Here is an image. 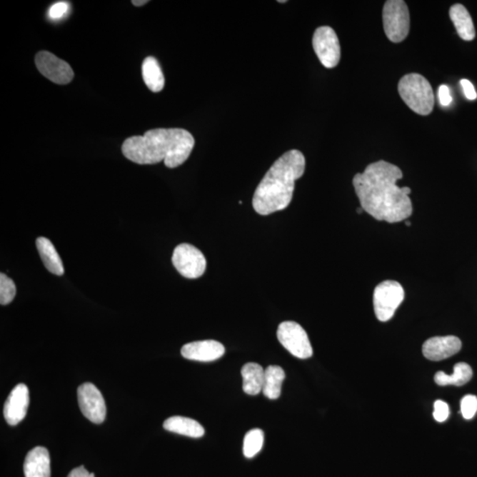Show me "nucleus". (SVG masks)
I'll list each match as a JSON object with an SVG mask.
<instances>
[{
	"label": "nucleus",
	"mask_w": 477,
	"mask_h": 477,
	"mask_svg": "<svg viewBox=\"0 0 477 477\" xmlns=\"http://www.w3.org/2000/svg\"><path fill=\"white\" fill-rule=\"evenodd\" d=\"M461 412L465 419L471 420L477 412V397L475 395H466L461 401Z\"/></svg>",
	"instance_id": "393cba45"
},
{
	"label": "nucleus",
	"mask_w": 477,
	"mask_h": 477,
	"mask_svg": "<svg viewBox=\"0 0 477 477\" xmlns=\"http://www.w3.org/2000/svg\"><path fill=\"white\" fill-rule=\"evenodd\" d=\"M278 340L293 356L308 359L313 355V349L306 331L299 323L286 321L279 324Z\"/></svg>",
	"instance_id": "0eeeda50"
},
{
	"label": "nucleus",
	"mask_w": 477,
	"mask_h": 477,
	"mask_svg": "<svg viewBox=\"0 0 477 477\" xmlns=\"http://www.w3.org/2000/svg\"><path fill=\"white\" fill-rule=\"evenodd\" d=\"M225 346L216 341H201L189 343L181 348L186 359L197 361H214L225 355Z\"/></svg>",
	"instance_id": "4468645a"
},
{
	"label": "nucleus",
	"mask_w": 477,
	"mask_h": 477,
	"mask_svg": "<svg viewBox=\"0 0 477 477\" xmlns=\"http://www.w3.org/2000/svg\"><path fill=\"white\" fill-rule=\"evenodd\" d=\"M313 48L324 68L333 69L341 61V44L336 32L328 26L316 29Z\"/></svg>",
	"instance_id": "6e6552de"
},
{
	"label": "nucleus",
	"mask_w": 477,
	"mask_h": 477,
	"mask_svg": "<svg viewBox=\"0 0 477 477\" xmlns=\"http://www.w3.org/2000/svg\"><path fill=\"white\" fill-rule=\"evenodd\" d=\"M69 9V5L66 2H58L51 6L49 10V16L54 20L61 19L65 16Z\"/></svg>",
	"instance_id": "bb28decb"
},
{
	"label": "nucleus",
	"mask_w": 477,
	"mask_h": 477,
	"mask_svg": "<svg viewBox=\"0 0 477 477\" xmlns=\"http://www.w3.org/2000/svg\"><path fill=\"white\" fill-rule=\"evenodd\" d=\"M264 433L260 428H253L245 435L243 442V453L248 459L255 457L262 449Z\"/></svg>",
	"instance_id": "5701e85b"
},
{
	"label": "nucleus",
	"mask_w": 477,
	"mask_h": 477,
	"mask_svg": "<svg viewBox=\"0 0 477 477\" xmlns=\"http://www.w3.org/2000/svg\"><path fill=\"white\" fill-rule=\"evenodd\" d=\"M164 428L174 433L187 436L190 438H201L204 435V428L196 420L184 416H171L165 421Z\"/></svg>",
	"instance_id": "a211bd4d"
},
{
	"label": "nucleus",
	"mask_w": 477,
	"mask_h": 477,
	"mask_svg": "<svg viewBox=\"0 0 477 477\" xmlns=\"http://www.w3.org/2000/svg\"><path fill=\"white\" fill-rule=\"evenodd\" d=\"M363 211H364V210H363V209L361 208V207L357 209V214H363Z\"/></svg>",
	"instance_id": "2f4dec72"
},
{
	"label": "nucleus",
	"mask_w": 477,
	"mask_h": 477,
	"mask_svg": "<svg viewBox=\"0 0 477 477\" xmlns=\"http://www.w3.org/2000/svg\"><path fill=\"white\" fill-rule=\"evenodd\" d=\"M16 294V286L12 279L6 274H0V303L7 305L12 303Z\"/></svg>",
	"instance_id": "b1692460"
},
{
	"label": "nucleus",
	"mask_w": 477,
	"mask_h": 477,
	"mask_svg": "<svg viewBox=\"0 0 477 477\" xmlns=\"http://www.w3.org/2000/svg\"><path fill=\"white\" fill-rule=\"evenodd\" d=\"M148 2L149 1H146V0H139V1H138V0H133L132 4L136 6H143Z\"/></svg>",
	"instance_id": "7c9ffc66"
},
{
	"label": "nucleus",
	"mask_w": 477,
	"mask_h": 477,
	"mask_svg": "<svg viewBox=\"0 0 477 477\" xmlns=\"http://www.w3.org/2000/svg\"><path fill=\"white\" fill-rule=\"evenodd\" d=\"M29 404V392L27 386L20 383L10 393L4 406V416L7 423L16 426L25 418Z\"/></svg>",
	"instance_id": "f8f14e48"
},
{
	"label": "nucleus",
	"mask_w": 477,
	"mask_h": 477,
	"mask_svg": "<svg viewBox=\"0 0 477 477\" xmlns=\"http://www.w3.org/2000/svg\"><path fill=\"white\" fill-rule=\"evenodd\" d=\"M406 226H411V223H410V222H406Z\"/></svg>",
	"instance_id": "473e14b6"
},
{
	"label": "nucleus",
	"mask_w": 477,
	"mask_h": 477,
	"mask_svg": "<svg viewBox=\"0 0 477 477\" xmlns=\"http://www.w3.org/2000/svg\"><path fill=\"white\" fill-rule=\"evenodd\" d=\"M306 161L301 151L286 152L264 175L253 196L257 214L268 216L285 210L293 199L298 179L303 177Z\"/></svg>",
	"instance_id": "7ed1b4c3"
},
{
	"label": "nucleus",
	"mask_w": 477,
	"mask_h": 477,
	"mask_svg": "<svg viewBox=\"0 0 477 477\" xmlns=\"http://www.w3.org/2000/svg\"><path fill=\"white\" fill-rule=\"evenodd\" d=\"M405 292L400 283L386 281L374 290L373 305L376 318L381 322L389 321L404 300Z\"/></svg>",
	"instance_id": "423d86ee"
},
{
	"label": "nucleus",
	"mask_w": 477,
	"mask_h": 477,
	"mask_svg": "<svg viewBox=\"0 0 477 477\" xmlns=\"http://www.w3.org/2000/svg\"><path fill=\"white\" fill-rule=\"evenodd\" d=\"M278 3H286V1H278Z\"/></svg>",
	"instance_id": "72a5a7b5"
},
{
	"label": "nucleus",
	"mask_w": 477,
	"mask_h": 477,
	"mask_svg": "<svg viewBox=\"0 0 477 477\" xmlns=\"http://www.w3.org/2000/svg\"><path fill=\"white\" fill-rule=\"evenodd\" d=\"M461 341L456 336L433 337L423 343V353L428 360L438 361L456 355Z\"/></svg>",
	"instance_id": "ddd939ff"
},
{
	"label": "nucleus",
	"mask_w": 477,
	"mask_h": 477,
	"mask_svg": "<svg viewBox=\"0 0 477 477\" xmlns=\"http://www.w3.org/2000/svg\"><path fill=\"white\" fill-rule=\"evenodd\" d=\"M473 371L471 366L466 363H459L454 365L453 373L447 375L445 372L438 371L434 376L437 385L441 386H462L471 381Z\"/></svg>",
	"instance_id": "aec40b11"
},
{
	"label": "nucleus",
	"mask_w": 477,
	"mask_h": 477,
	"mask_svg": "<svg viewBox=\"0 0 477 477\" xmlns=\"http://www.w3.org/2000/svg\"><path fill=\"white\" fill-rule=\"evenodd\" d=\"M383 24L391 42L401 43L407 39L410 29L409 10L403 0H389L383 9Z\"/></svg>",
	"instance_id": "39448f33"
},
{
	"label": "nucleus",
	"mask_w": 477,
	"mask_h": 477,
	"mask_svg": "<svg viewBox=\"0 0 477 477\" xmlns=\"http://www.w3.org/2000/svg\"><path fill=\"white\" fill-rule=\"evenodd\" d=\"M450 18L453 22L458 35L465 41H472L476 37V29L468 11L461 4H456L451 7Z\"/></svg>",
	"instance_id": "dca6fc26"
},
{
	"label": "nucleus",
	"mask_w": 477,
	"mask_h": 477,
	"mask_svg": "<svg viewBox=\"0 0 477 477\" xmlns=\"http://www.w3.org/2000/svg\"><path fill=\"white\" fill-rule=\"evenodd\" d=\"M243 391L248 395H257L263 391L264 370L255 363H246L241 368Z\"/></svg>",
	"instance_id": "6ab92c4d"
},
{
	"label": "nucleus",
	"mask_w": 477,
	"mask_h": 477,
	"mask_svg": "<svg viewBox=\"0 0 477 477\" xmlns=\"http://www.w3.org/2000/svg\"><path fill=\"white\" fill-rule=\"evenodd\" d=\"M449 413V407L446 402L443 401H435L433 416L437 422H446L447 418H448Z\"/></svg>",
	"instance_id": "a878e982"
},
{
	"label": "nucleus",
	"mask_w": 477,
	"mask_h": 477,
	"mask_svg": "<svg viewBox=\"0 0 477 477\" xmlns=\"http://www.w3.org/2000/svg\"><path fill=\"white\" fill-rule=\"evenodd\" d=\"M25 477H51L50 454L43 446L29 451L25 458Z\"/></svg>",
	"instance_id": "2eb2a0df"
},
{
	"label": "nucleus",
	"mask_w": 477,
	"mask_h": 477,
	"mask_svg": "<svg viewBox=\"0 0 477 477\" xmlns=\"http://www.w3.org/2000/svg\"><path fill=\"white\" fill-rule=\"evenodd\" d=\"M143 77L145 84L152 92H160L165 86V77L160 68L158 61L154 57H147L144 59L143 66Z\"/></svg>",
	"instance_id": "4be33fe9"
},
{
	"label": "nucleus",
	"mask_w": 477,
	"mask_h": 477,
	"mask_svg": "<svg viewBox=\"0 0 477 477\" xmlns=\"http://www.w3.org/2000/svg\"><path fill=\"white\" fill-rule=\"evenodd\" d=\"M35 62L39 72L52 83L65 85L74 79V71L69 64L49 51L39 52Z\"/></svg>",
	"instance_id": "9b49d317"
},
{
	"label": "nucleus",
	"mask_w": 477,
	"mask_h": 477,
	"mask_svg": "<svg viewBox=\"0 0 477 477\" xmlns=\"http://www.w3.org/2000/svg\"><path fill=\"white\" fill-rule=\"evenodd\" d=\"M402 177L397 166L383 160L368 165L353 179L361 207L379 221L393 224L409 218L413 212L411 189L398 187Z\"/></svg>",
	"instance_id": "f257e3e1"
},
{
	"label": "nucleus",
	"mask_w": 477,
	"mask_h": 477,
	"mask_svg": "<svg viewBox=\"0 0 477 477\" xmlns=\"http://www.w3.org/2000/svg\"><path fill=\"white\" fill-rule=\"evenodd\" d=\"M78 403L86 418L102 423L106 416V406L100 391L91 383H84L77 390Z\"/></svg>",
	"instance_id": "9d476101"
},
{
	"label": "nucleus",
	"mask_w": 477,
	"mask_h": 477,
	"mask_svg": "<svg viewBox=\"0 0 477 477\" xmlns=\"http://www.w3.org/2000/svg\"><path fill=\"white\" fill-rule=\"evenodd\" d=\"M438 99L441 106H448L453 101L452 96H451L448 86L441 85L438 88Z\"/></svg>",
	"instance_id": "cd10ccee"
},
{
	"label": "nucleus",
	"mask_w": 477,
	"mask_h": 477,
	"mask_svg": "<svg viewBox=\"0 0 477 477\" xmlns=\"http://www.w3.org/2000/svg\"><path fill=\"white\" fill-rule=\"evenodd\" d=\"M36 248L39 251L41 259H42L44 266L51 273L62 276L64 274V267H63L61 256H59L57 251L51 243L49 239L44 237L37 238Z\"/></svg>",
	"instance_id": "f3484780"
},
{
	"label": "nucleus",
	"mask_w": 477,
	"mask_h": 477,
	"mask_svg": "<svg viewBox=\"0 0 477 477\" xmlns=\"http://www.w3.org/2000/svg\"><path fill=\"white\" fill-rule=\"evenodd\" d=\"M171 260L179 273L187 278L202 277L206 270L205 256L193 245L188 243L178 245L174 249Z\"/></svg>",
	"instance_id": "1a4fd4ad"
},
{
	"label": "nucleus",
	"mask_w": 477,
	"mask_h": 477,
	"mask_svg": "<svg viewBox=\"0 0 477 477\" xmlns=\"http://www.w3.org/2000/svg\"><path fill=\"white\" fill-rule=\"evenodd\" d=\"M461 85L462 89H463L464 94L466 98L468 100H475L477 98V94L474 85L471 84V81L468 80H461Z\"/></svg>",
	"instance_id": "c85d7f7f"
},
{
	"label": "nucleus",
	"mask_w": 477,
	"mask_h": 477,
	"mask_svg": "<svg viewBox=\"0 0 477 477\" xmlns=\"http://www.w3.org/2000/svg\"><path fill=\"white\" fill-rule=\"evenodd\" d=\"M194 147L195 138L187 130L156 129L143 136L128 138L122 145V154L139 165L164 161L169 169H176L189 158Z\"/></svg>",
	"instance_id": "f03ea898"
},
{
	"label": "nucleus",
	"mask_w": 477,
	"mask_h": 477,
	"mask_svg": "<svg viewBox=\"0 0 477 477\" xmlns=\"http://www.w3.org/2000/svg\"><path fill=\"white\" fill-rule=\"evenodd\" d=\"M68 477H91V473L86 471L84 466H81V467L73 469V471L69 473Z\"/></svg>",
	"instance_id": "c756f323"
},
{
	"label": "nucleus",
	"mask_w": 477,
	"mask_h": 477,
	"mask_svg": "<svg viewBox=\"0 0 477 477\" xmlns=\"http://www.w3.org/2000/svg\"><path fill=\"white\" fill-rule=\"evenodd\" d=\"M402 100L417 114L427 116L433 111V89L426 77L419 74H408L402 77L398 85Z\"/></svg>",
	"instance_id": "20e7f679"
},
{
	"label": "nucleus",
	"mask_w": 477,
	"mask_h": 477,
	"mask_svg": "<svg viewBox=\"0 0 477 477\" xmlns=\"http://www.w3.org/2000/svg\"><path fill=\"white\" fill-rule=\"evenodd\" d=\"M286 374L281 367L271 365L264 371L263 393L270 400H276L281 394L282 383Z\"/></svg>",
	"instance_id": "412c9836"
}]
</instances>
